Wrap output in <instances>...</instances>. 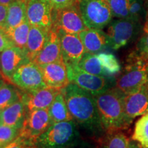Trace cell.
Returning a JSON list of instances; mask_svg holds the SVG:
<instances>
[{"label": "cell", "mask_w": 148, "mask_h": 148, "mask_svg": "<svg viewBox=\"0 0 148 148\" xmlns=\"http://www.w3.org/2000/svg\"><path fill=\"white\" fill-rule=\"evenodd\" d=\"M143 12V0H129L130 18L140 23Z\"/></svg>", "instance_id": "31"}, {"label": "cell", "mask_w": 148, "mask_h": 148, "mask_svg": "<svg viewBox=\"0 0 148 148\" xmlns=\"http://www.w3.org/2000/svg\"><path fill=\"white\" fill-rule=\"evenodd\" d=\"M48 112L53 123L73 120L66 106L65 98L61 90L48 108Z\"/></svg>", "instance_id": "23"}, {"label": "cell", "mask_w": 148, "mask_h": 148, "mask_svg": "<svg viewBox=\"0 0 148 148\" xmlns=\"http://www.w3.org/2000/svg\"><path fill=\"white\" fill-rule=\"evenodd\" d=\"M72 119L96 141L106 133L99 116L94 96L76 84L70 83L61 89Z\"/></svg>", "instance_id": "1"}, {"label": "cell", "mask_w": 148, "mask_h": 148, "mask_svg": "<svg viewBox=\"0 0 148 148\" xmlns=\"http://www.w3.org/2000/svg\"><path fill=\"white\" fill-rule=\"evenodd\" d=\"M140 26L139 22L131 18H117L111 21L106 30L109 47L113 50L124 47L138 34Z\"/></svg>", "instance_id": "7"}, {"label": "cell", "mask_w": 148, "mask_h": 148, "mask_svg": "<svg viewBox=\"0 0 148 148\" xmlns=\"http://www.w3.org/2000/svg\"><path fill=\"white\" fill-rule=\"evenodd\" d=\"M80 69L90 74L107 76L97 56V53L86 52L77 64Z\"/></svg>", "instance_id": "26"}, {"label": "cell", "mask_w": 148, "mask_h": 148, "mask_svg": "<svg viewBox=\"0 0 148 148\" xmlns=\"http://www.w3.org/2000/svg\"><path fill=\"white\" fill-rule=\"evenodd\" d=\"M3 148H36L34 141L21 136H18L13 141Z\"/></svg>", "instance_id": "33"}, {"label": "cell", "mask_w": 148, "mask_h": 148, "mask_svg": "<svg viewBox=\"0 0 148 148\" xmlns=\"http://www.w3.org/2000/svg\"><path fill=\"white\" fill-rule=\"evenodd\" d=\"M132 140L137 142L141 148H148V112L135 123Z\"/></svg>", "instance_id": "27"}, {"label": "cell", "mask_w": 148, "mask_h": 148, "mask_svg": "<svg viewBox=\"0 0 148 148\" xmlns=\"http://www.w3.org/2000/svg\"><path fill=\"white\" fill-rule=\"evenodd\" d=\"M10 82L23 90L47 87L40 66L32 61L18 67L11 77Z\"/></svg>", "instance_id": "8"}, {"label": "cell", "mask_w": 148, "mask_h": 148, "mask_svg": "<svg viewBox=\"0 0 148 148\" xmlns=\"http://www.w3.org/2000/svg\"><path fill=\"white\" fill-rule=\"evenodd\" d=\"M147 67L148 61L136 51H132L127 56L123 71L116 78L115 86L125 95L140 89L147 81Z\"/></svg>", "instance_id": "4"}, {"label": "cell", "mask_w": 148, "mask_h": 148, "mask_svg": "<svg viewBox=\"0 0 148 148\" xmlns=\"http://www.w3.org/2000/svg\"><path fill=\"white\" fill-rule=\"evenodd\" d=\"M53 123L48 109H36L27 111L18 136L34 141Z\"/></svg>", "instance_id": "10"}, {"label": "cell", "mask_w": 148, "mask_h": 148, "mask_svg": "<svg viewBox=\"0 0 148 148\" xmlns=\"http://www.w3.org/2000/svg\"><path fill=\"white\" fill-rule=\"evenodd\" d=\"M125 94L116 86L94 96L98 112L106 132L125 130V123L123 99Z\"/></svg>", "instance_id": "2"}, {"label": "cell", "mask_w": 148, "mask_h": 148, "mask_svg": "<svg viewBox=\"0 0 148 148\" xmlns=\"http://www.w3.org/2000/svg\"><path fill=\"white\" fill-rule=\"evenodd\" d=\"M95 142V148H128L130 140L123 130H115L106 132Z\"/></svg>", "instance_id": "21"}, {"label": "cell", "mask_w": 148, "mask_h": 148, "mask_svg": "<svg viewBox=\"0 0 148 148\" xmlns=\"http://www.w3.org/2000/svg\"><path fill=\"white\" fill-rule=\"evenodd\" d=\"M30 61L24 49L12 46L0 53L1 70L3 77L10 82L12 77L18 67Z\"/></svg>", "instance_id": "15"}, {"label": "cell", "mask_w": 148, "mask_h": 148, "mask_svg": "<svg viewBox=\"0 0 148 148\" xmlns=\"http://www.w3.org/2000/svg\"><path fill=\"white\" fill-rule=\"evenodd\" d=\"M20 130L0 123V148H3L19 135Z\"/></svg>", "instance_id": "30"}, {"label": "cell", "mask_w": 148, "mask_h": 148, "mask_svg": "<svg viewBox=\"0 0 148 148\" xmlns=\"http://www.w3.org/2000/svg\"><path fill=\"white\" fill-rule=\"evenodd\" d=\"M50 29L30 25L25 50L30 61H33L45 45Z\"/></svg>", "instance_id": "20"}, {"label": "cell", "mask_w": 148, "mask_h": 148, "mask_svg": "<svg viewBox=\"0 0 148 148\" xmlns=\"http://www.w3.org/2000/svg\"><path fill=\"white\" fill-rule=\"evenodd\" d=\"M147 71H148V67H147ZM146 84L148 86V77H147V82H146Z\"/></svg>", "instance_id": "42"}, {"label": "cell", "mask_w": 148, "mask_h": 148, "mask_svg": "<svg viewBox=\"0 0 148 148\" xmlns=\"http://www.w3.org/2000/svg\"><path fill=\"white\" fill-rule=\"evenodd\" d=\"M136 51L140 56L148 61V23H145L144 33L138 42Z\"/></svg>", "instance_id": "32"}, {"label": "cell", "mask_w": 148, "mask_h": 148, "mask_svg": "<svg viewBox=\"0 0 148 148\" xmlns=\"http://www.w3.org/2000/svg\"><path fill=\"white\" fill-rule=\"evenodd\" d=\"M125 123L129 127L136 117L148 112V86L124 95L123 99Z\"/></svg>", "instance_id": "11"}, {"label": "cell", "mask_w": 148, "mask_h": 148, "mask_svg": "<svg viewBox=\"0 0 148 148\" xmlns=\"http://www.w3.org/2000/svg\"><path fill=\"white\" fill-rule=\"evenodd\" d=\"M27 0H15L8 5L6 21L3 29L13 28L27 19Z\"/></svg>", "instance_id": "22"}, {"label": "cell", "mask_w": 148, "mask_h": 148, "mask_svg": "<svg viewBox=\"0 0 148 148\" xmlns=\"http://www.w3.org/2000/svg\"><path fill=\"white\" fill-rule=\"evenodd\" d=\"M60 60H62L60 36L58 29L52 26L49 31L45 45L32 62L42 65Z\"/></svg>", "instance_id": "17"}, {"label": "cell", "mask_w": 148, "mask_h": 148, "mask_svg": "<svg viewBox=\"0 0 148 148\" xmlns=\"http://www.w3.org/2000/svg\"><path fill=\"white\" fill-rule=\"evenodd\" d=\"M79 7L87 28H104L113 17L106 0H79Z\"/></svg>", "instance_id": "6"}, {"label": "cell", "mask_w": 148, "mask_h": 148, "mask_svg": "<svg viewBox=\"0 0 148 148\" xmlns=\"http://www.w3.org/2000/svg\"><path fill=\"white\" fill-rule=\"evenodd\" d=\"M53 10L47 0H27V21L30 25L50 29L53 26Z\"/></svg>", "instance_id": "12"}, {"label": "cell", "mask_w": 148, "mask_h": 148, "mask_svg": "<svg viewBox=\"0 0 148 148\" xmlns=\"http://www.w3.org/2000/svg\"><path fill=\"white\" fill-rule=\"evenodd\" d=\"M29 28L30 25L26 19L15 27L3 29L14 46L25 49L28 38Z\"/></svg>", "instance_id": "24"}, {"label": "cell", "mask_w": 148, "mask_h": 148, "mask_svg": "<svg viewBox=\"0 0 148 148\" xmlns=\"http://www.w3.org/2000/svg\"><path fill=\"white\" fill-rule=\"evenodd\" d=\"M14 46L12 41L7 36L4 29L2 27H0V53L7 48Z\"/></svg>", "instance_id": "35"}, {"label": "cell", "mask_w": 148, "mask_h": 148, "mask_svg": "<svg viewBox=\"0 0 148 148\" xmlns=\"http://www.w3.org/2000/svg\"><path fill=\"white\" fill-rule=\"evenodd\" d=\"M112 16L116 18H130L129 0H106Z\"/></svg>", "instance_id": "29"}, {"label": "cell", "mask_w": 148, "mask_h": 148, "mask_svg": "<svg viewBox=\"0 0 148 148\" xmlns=\"http://www.w3.org/2000/svg\"><path fill=\"white\" fill-rule=\"evenodd\" d=\"M8 6L0 4V27H4L8 14Z\"/></svg>", "instance_id": "36"}, {"label": "cell", "mask_w": 148, "mask_h": 148, "mask_svg": "<svg viewBox=\"0 0 148 148\" xmlns=\"http://www.w3.org/2000/svg\"><path fill=\"white\" fill-rule=\"evenodd\" d=\"M14 1H15V0H0V4L8 6L9 5L11 4L12 2H14Z\"/></svg>", "instance_id": "38"}, {"label": "cell", "mask_w": 148, "mask_h": 148, "mask_svg": "<svg viewBox=\"0 0 148 148\" xmlns=\"http://www.w3.org/2000/svg\"><path fill=\"white\" fill-rule=\"evenodd\" d=\"M21 90L13 84L3 83L0 87V112L21 100Z\"/></svg>", "instance_id": "25"}, {"label": "cell", "mask_w": 148, "mask_h": 148, "mask_svg": "<svg viewBox=\"0 0 148 148\" xmlns=\"http://www.w3.org/2000/svg\"><path fill=\"white\" fill-rule=\"evenodd\" d=\"M0 77H2V78H4L3 77V75L2 73H1V63H0Z\"/></svg>", "instance_id": "41"}, {"label": "cell", "mask_w": 148, "mask_h": 148, "mask_svg": "<svg viewBox=\"0 0 148 148\" xmlns=\"http://www.w3.org/2000/svg\"><path fill=\"white\" fill-rule=\"evenodd\" d=\"M53 26L70 34H79L87 29L79 10V3L61 10L53 9Z\"/></svg>", "instance_id": "9"}, {"label": "cell", "mask_w": 148, "mask_h": 148, "mask_svg": "<svg viewBox=\"0 0 148 148\" xmlns=\"http://www.w3.org/2000/svg\"><path fill=\"white\" fill-rule=\"evenodd\" d=\"M27 111L23 101H16L0 112V123L20 130L23 126Z\"/></svg>", "instance_id": "19"}, {"label": "cell", "mask_w": 148, "mask_h": 148, "mask_svg": "<svg viewBox=\"0 0 148 148\" xmlns=\"http://www.w3.org/2000/svg\"><path fill=\"white\" fill-rule=\"evenodd\" d=\"M86 52L98 53L109 47L106 33L99 29L87 28L79 33Z\"/></svg>", "instance_id": "18"}, {"label": "cell", "mask_w": 148, "mask_h": 148, "mask_svg": "<svg viewBox=\"0 0 148 148\" xmlns=\"http://www.w3.org/2000/svg\"><path fill=\"white\" fill-rule=\"evenodd\" d=\"M60 40L62 60L66 64L77 65L86 50L78 34H70L57 29Z\"/></svg>", "instance_id": "13"}, {"label": "cell", "mask_w": 148, "mask_h": 148, "mask_svg": "<svg viewBox=\"0 0 148 148\" xmlns=\"http://www.w3.org/2000/svg\"><path fill=\"white\" fill-rule=\"evenodd\" d=\"M128 148H141L139 146L138 144L136 143V142L134 141V140H130L129 144V147Z\"/></svg>", "instance_id": "39"}, {"label": "cell", "mask_w": 148, "mask_h": 148, "mask_svg": "<svg viewBox=\"0 0 148 148\" xmlns=\"http://www.w3.org/2000/svg\"><path fill=\"white\" fill-rule=\"evenodd\" d=\"M73 120L53 123L34 140L36 148H69L82 140Z\"/></svg>", "instance_id": "3"}, {"label": "cell", "mask_w": 148, "mask_h": 148, "mask_svg": "<svg viewBox=\"0 0 148 148\" xmlns=\"http://www.w3.org/2000/svg\"><path fill=\"white\" fill-rule=\"evenodd\" d=\"M61 89L50 87L34 90H21V100L25 105L27 110L36 109H48Z\"/></svg>", "instance_id": "14"}, {"label": "cell", "mask_w": 148, "mask_h": 148, "mask_svg": "<svg viewBox=\"0 0 148 148\" xmlns=\"http://www.w3.org/2000/svg\"><path fill=\"white\" fill-rule=\"evenodd\" d=\"M146 1H147V0H146Z\"/></svg>", "instance_id": "44"}, {"label": "cell", "mask_w": 148, "mask_h": 148, "mask_svg": "<svg viewBox=\"0 0 148 148\" xmlns=\"http://www.w3.org/2000/svg\"><path fill=\"white\" fill-rule=\"evenodd\" d=\"M103 71L107 76H114L121 71V66L115 56L111 53H97Z\"/></svg>", "instance_id": "28"}, {"label": "cell", "mask_w": 148, "mask_h": 148, "mask_svg": "<svg viewBox=\"0 0 148 148\" xmlns=\"http://www.w3.org/2000/svg\"><path fill=\"white\" fill-rule=\"evenodd\" d=\"M55 10H61L79 3V0H47Z\"/></svg>", "instance_id": "34"}, {"label": "cell", "mask_w": 148, "mask_h": 148, "mask_svg": "<svg viewBox=\"0 0 148 148\" xmlns=\"http://www.w3.org/2000/svg\"><path fill=\"white\" fill-rule=\"evenodd\" d=\"M39 66L47 87L62 89L70 84L67 68L63 60Z\"/></svg>", "instance_id": "16"}, {"label": "cell", "mask_w": 148, "mask_h": 148, "mask_svg": "<svg viewBox=\"0 0 148 148\" xmlns=\"http://www.w3.org/2000/svg\"><path fill=\"white\" fill-rule=\"evenodd\" d=\"M4 80H3L2 77H0V87H1V86L3 84V83H4Z\"/></svg>", "instance_id": "40"}, {"label": "cell", "mask_w": 148, "mask_h": 148, "mask_svg": "<svg viewBox=\"0 0 148 148\" xmlns=\"http://www.w3.org/2000/svg\"><path fill=\"white\" fill-rule=\"evenodd\" d=\"M146 23H148V21H147V22H146Z\"/></svg>", "instance_id": "43"}, {"label": "cell", "mask_w": 148, "mask_h": 148, "mask_svg": "<svg viewBox=\"0 0 148 148\" xmlns=\"http://www.w3.org/2000/svg\"><path fill=\"white\" fill-rule=\"evenodd\" d=\"M70 83L95 96L116 86L115 76L97 75L85 72L77 65L66 64Z\"/></svg>", "instance_id": "5"}, {"label": "cell", "mask_w": 148, "mask_h": 148, "mask_svg": "<svg viewBox=\"0 0 148 148\" xmlns=\"http://www.w3.org/2000/svg\"><path fill=\"white\" fill-rule=\"evenodd\" d=\"M95 143L93 144L87 140L82 139L69 148H95Z\"/></svg>", "instance_id": "37"}]
</instances>
